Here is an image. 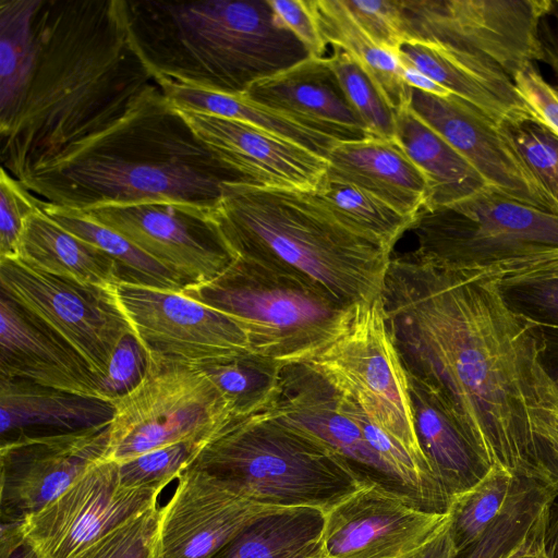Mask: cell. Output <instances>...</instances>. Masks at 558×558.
Masks as SVG:
<instances>
[{
	"label": "cell",
	"mask_w": 558,
	"mask_h": 558,
	"mask_svg": "<svg viewBox=\"0 0 558 558\" xmlns=\"http://www.w3.org/2000/svg\"><path fill=\"white\" fill-rule=\"evenodd\" d=\"M380 300L407 374L440 396L492 466L544 480L532 415L558 401V381L542 324L495 277L414 252L391 257Z\"/></svg>",
	"instance_id": "cell-1"
},
{
	"label": "cell",
	"mask_w": 558,
	"mask_h": 558,
	"mask_svg": "<svg viewBox=\"0 0 558 558\" xmlns=\"http://www.w3.org/2000/svg\"><path fill=\"white\" fill-rule=\"evenodd\" d=\"M36 33L31 82L0 130L1 168L20 181L158 87L132 41L123 0H41Z\"/></svg>",
	"instance_id": "cell-2"
},
{
	"label": "cell",
	"mask_w": 558,
	"mask_h": 558,
	"mask_svg": "<svg viewBox=\"0 0 558 558\" xmlns=\"http://www.w3.org/2000/svg\"><path fill=\"white\" fill-rule=\"evenodd\" d=\"M21 182L38 198L77 210L155 201L214 209L226 184L242 183L159 86L118 122L69 147Z\"/></svg>",
	"instance_id": "cell-3"
},
{
	"label": "cell",
	"mask_w": 558,
	"mask_h": 558,
	"mask_svg": "<svg viewBox=\"0 0 558 558\" xmlns=\"http://www.w3.org/2000/svg\"><path fill=\"white\" fill-rule=\"evenodd\" d=\"M132 41L155 81L243 95L310 58L268 0H123Z\"/></svg>",
	"instance_id": "cell-4"
},
{
	"label": "cell",
	"mask_w": 558,
	"mask_h": 558,
	"mask_svg": "<svg viewBox=\"0 0 558 558\" xmlns=\"http://www.w3.org/2000/svg\"><path fill=\"white\" fill-rule=\"evenodd\" d=\"M213 216L235 257L294 275L349 305L381 294L391 252L342 223L315 191L229 183Z\"/></svg>",
	"instance_id": "cell-5"
},
{
	"label": "cell",
	"mask_w": 558,
	"mask_h": 558,
	"mask_svg": "<svg viewBox=\"0 0 558 558\" xmlns=\"http://www.w3.org/2000/svg\"><path fill=\"white\" fill-rule=\"evenodd\" d=\"M186 469L256 504L325 513L372 484L325 442L268 412L231 420Z\"/></svg>",
	"instance_id": "cell-6"
},
{
	"label": "cell",
	"mask_w": 558,
	"mask_h": 558,
	"mask_svg": "<svg viewBox=\"0 0 558 558\" xmlns=\"http://www.w3.org/2000/svg\"><path fill=\"white\" fill-rule=\"evenodd\" d=\"M182 293L235 322L253 354L280 365L310 362L347 328L354 306L294 275L239 257Z\"/></svg>",
	"instance_id": "cell-7"
},
{
	"label": "cell",
	"mask_w": 558,
	"mask_h": 558,
	"mask_svg": "<svg viewBox=\"0 0 558 558\" xmlns=\"http://www.w3.org/2000/svg\"><path fill=\"white\" fill-rule=\"evenodd\" d=\"M147 353L142 381L113 402L106 459L118 463L182 441L208 442L233 420L228 401L197 365Z\"/></svg>",
	"instance_id": "cell-8"
},
{
	"label": "cell",
	"mask_w": 558,
	"mask_h": 558,
	"mask_svg": "<svg viewBox=\"0 0 558 558\" xmlns=\"http://www.w3.org/2000/svg\"><path fill=\"white\" fill-rule=\"evenodd\" d=\"M388 435L428 463L416 436L409 380L380 296L354 306L343 332L310 362Z\"/></svg>",
	"instance_id": "cell-9"
},
{
	"label": "cell",
	"mask_w": 558,
	"mask_h": 558,
	"mask_svg": "<svg viewBox=\"0 0 558 558\" xmlns=\"http://www.w3.org/2000/svg\"><path fill=\"white\" fill-rule=\"evenodd\" d=\"M414 253L444 264L481 262L530 247H558V215L495 189L457 203L421 209L410 228Z\"/></svg>",
	"instance_id": "cell-10"
},
{
	"label": "cell",
	"mask_w": 558,
	"mask_h": 558,
	"mask_svg": "<svg viewBox=\"0 0 558 558\" xmlns=\"http://www.w3.org/2000/svg\"><path fill=\"white\" fill-rule=\"evenodd\" d=\"M405 39L489 58L513 80L542 61L541 23L553 0H402Z\"/></svg>",
	"instance_id": "cell-11"
},
{
	"label": "cell",
	"mask_w": 558,
	"mask_h": 558,
	"mask_svg": "<svg viewBox=\"0 0 558 558\" xmlns=\"http://www.w3.org/2000/svg\"><path fill=\"white\" fill-rule=\"evenodd\" d=\"M114 288L57 276L17 257L0 259V291L59 333L100 378L121 340L135 332Z\"/></svg>",
	"instance_id": "cell-12"
},
{
	"label": "cell",
	"mask_w": 558,
	"mask_h": 558,
	"mask_svg": "<svg viewBox=\"0 0 558 558\" xmlns=\"http://www.w3.org/2000/svg\"><path fill=\"white\" fill-rule=\"evenodd\" d=\"M174 272L185 288L206 283L235 259L213 209L174 201L109 204L83 210Z\"/></svg>",
	"instance_id": "cell-13"
},
{
	"label": "cell",
	"mask_w": 558,
	"mask_h": 558,
	"mask_svg": "<svg viewBox=\"0 0 558 558\" xmlns=\"http://www.w3.org/2000/svg\"><path fill=\"white\" fill-rule=\"evenodd\" d=\"M159 493L122 487L119 464L104 459L21 524L44 558H73L128 520L156 507Z\"/></svg>",
	"instance_id": "cell-14"
},
{
	"label": "cell",
	"mask_w": 558,
	"mask_h": 558,
	"mask_svg": "<svg viewBox=\"0 0 558 558\" xmlns=\"http://www.w3.org/2000/svg\"><path fill=\"white\" fill-rule=\"evenodd\" d=\"M110 424L76 432L1 440V523H19L61 495L93 464L106 459Z\"/></svg>",
	"instance_id": "cell-15"
},
{
	"label": "cell",
	"mask_w": 558,
	"mask_h": 558,
	"mask_svg": "<svg viewBox=\"0 0 558 558\" xmlns=\"http://www.w3.org/2000/svg\"><path fill=\"white\" fill-rule=\"evenodd\" d=\"M114 290L149 353L194 365L252 353L235 322L180 291L128 282Z\"/></svg>",
	"instance_id": "cell-16"
},
{
	"label": "cell",
	"mask_w": 558,
	"mask_h": 558,
	"mask_svg": "<svg viewBox=\"0 0 558 558\" xmlns=\"http://www.w3.org/2000/svg\"><path fill=\"white\" fill-rule=\"evenodd\" d=\"M448 522V513L365 484L325 513L322 558H414Z\"/></svg>",
	"instance_id": "cell-17"
},
{
	"label": "cell",
	"mask_w": 558,
	"mask_h": 558,
	"mask_svg": "<svg viewBox=\"0 0 558 558\" xmlns=\"http://www.w3.org/2000/svg\"><path fill=\"white\" fill-rule=\"evenodd\" d=\"M267 412L325 442L364 482L407 497L391 470L369 447L361 427L345 411L341 392L311 363L281 367L279 391Z\"/></svg>",
	"instance_id": "cell-18"
},
{
	"label": "cell",
	"mask_w": 558,
	"mask_h": 558,
	"mask_svg": "<svg viewBox=\"0 0 558 558\" xmlns=\"http://www.w3.org/2000/svg\"><path fill=\"white\" fill-rule=\"evenodd\" d=\"M409 108L465 158L496 191L555 213L545 191L498 125L460 98L410 87ZM556 214V213H555Z\"/></svg>",
	"instance_id": "cell-19"
},
{
	"label": "cell",
	"mask_w": 558,
	"mask_h": 558,
	"mask_svg": "<svg viewBox=\"0 0 558 558\" xmlns=\"http://www.w3.org/2000/svg\"><path fill=\"white\" fill-rule=\"evenodd\" d=\"M278 508L248 500L208 474L185 469L160 508L162 558H211L245 526Z\"/></svg>",
	"instance_id": "cell-20"
},
{
	"label": "cell",
	"mask_w": 558,
	"mask_h": 558,
	"mask_svg": "<svg viewBox=\"0 0 558 558\" xmlns=\"http://www.w3.org/2000/svg\"><path fill=\"white\" fill-rule=\"evenodd\" d=\"M177 110L243 184L315 191L326 173L327 159L291 141L242 121Z\"/></svg>",
	"instance_id": "cell-21"
},
{
	"label": "cell",
	"mask_w": 558,
	"mask_h": 558,
	"mask_svg": "<svg viewBox=\"0 0 558 558\" xmlns=\"http://www.w3.org/2000/svg\"><path fill=\"white\" fill-rule=\"evenodd\" d=\"M0 376L102 399L100 377L51 327L0 291Z\"/></svg>",
	"instance_id": "cell-22"
},
{
	"label": "cell",
	"mask_w": 558,
	"mask_h": 558,
	"mask_svg": "<svg viewBox=\"0 0 558 558\" xmlns=\"http://www.w3.org/2000/svg\"><path fill=\"white\" fill-rule=\"evenodd\" d=\"M242 96L337 142L374 137L350 104L327 57H310L259 80Z\"/></svg>",
	"instance_id": "cell-23"
},
{
	"label": "cell",
	"mask_w": 558,
	"mask_h": 558,
	"mask_svg": "<svg viewBox=\"0 0 558 558\" xmlns=\"http://www.w3.org/2000/svg\"><path fill=\"white\" fill-rule=\"evenodd\" d=\"M398 56L497 125L534 118L513 80L487 57L417 39H405Z\"/></svg>",
	"instance_id": "cell-24"
},
{
	"label": "cell",
	"mask_w": 558,
	"mask_h": 558,
	"mask_svg": "<svg viewBox=\"0 0 558 558\" xmlns=\"http://www.w3.org/2000/svg\"><path fill=\"white\" fill-rule=\"evenodd\" d=\"M326 159V178L360 187L404 216L415 218L425 206L426 179L395 140L338 142Z\"/></svg>",
	"instance_id": "cell-25"
},
{
	"label": "cell",
	"mask_w": 558,
	"mask_h": 558,
	"mask_svg": "<svg viewBox=\"0 0 558 558\" xmlns=\"http://www.w3.org/2000/svg\"><path fill=\"white\" fill-rule=\"evenodd\" d=\"M1 440L19 434L47 435L110 424L113 403L36 383L0 376Z\"/></svg>",
	"instance_id": "cell-26"
},
{
	"label": "cell",
	"mask_w": 558,
	"mask_h": 558,
	"mask_svg": "<svg viewBox=\"0 0 558 558\" xmlns=\"http://www.w3.org/2000/svg\"><path fill=\"white\" fill-rule=\"evenodd\" d=\"M420 446L450 505L477 484L490 463L474 447L440 396L407 374Z\"/></svg>",
	"instance_id": "cell-27"
},
{
	"label": "cell",
	"mask_w": 558,
	"mask_h": 558,
	"mask_svg": "<svg viewBox=\"0 0 558 558\" xmlns=\"http://www.w3.org/2000/svg\"><path fill=\"white\" fill-rule=\"evenodd\" d=\"M16 257L40 270L83 283L113 288L124 282L113 258L61 227L45 213L44 206L26 219Z\"/></svg>",
	"instance_id": "cell-28"
},
{
	"label": "cell",
	"mask_w": 558,
	"mask_h": 558,
	"mask_svg": "<svg viewBox=\"0 0 558 558\" xmlns=\"http://www.w3.org/2000/svg\"><path fill=\"white\" fill-rule=\"evenodd\" d=\"M395 141L422 171L433 209L465 199L489 185L446 140L405 106L396 111Z\"/></svg>",
	"instance_id": "cell-29"
},
{
	"label": "cell",
	"mask_w": 558,
	"mask_h": 558,
	"mask_svg": "<svg viewBox=\"0 0 558 558\" xmlns=\"http://www.w3.org/2000/svg\"><path fill=\"white\" fill-rule=\"evenodd\" d=\"M325 512L276 509L262 514L211 558H322Z\"/></svg>",
	"instance_id": "cell-30"
},
{
	"label": "cell",
	"mask_w": 558,
	"mask_h": 558,
	"mask_svg": "<svg viewBox=\"0 0 558 558\" xmlns=\"http://www.w3.org/2000/svg\"><path fill=\"white\" fill-rule=\"evenodd\" d=\"M326 45L355 59L396 111L408 106L410 87L402 78L398 51L378 46L354 21L341 0H307Z\"/></svg>",
	"instance_id": "cell-31"
},
{
	"label": "cell",
	"mask_w": 558,
	"mask_h": 558,
	"mask_svg": "<svg viewBox=\"0 0 558 558\" xmlns=\"http://www.w3.org/2000/svg\"><path fill=\"white\" fill-rule=\"evenodd\" d=\"M165 97L177 109L242 121L291 141L327 158L338 143L275 110L253 102L242 95H230L192 86L156 81Z\"/></svg>",
	"instance_id": "cell-32"
},
{
	"label": "cell",
	"mask_w": 558,
	"mask_h": 558,
	"mask_svg": "<svg viewBox=\"0 0 558 558\" xmlns=\"http://www.w3.org/2000/svg\"><path fill=\"white\" fill-rule=\"evenodd\" d=\"M40 4L41 0H0V130L15 117L32 78Z\"/></svg>",
	"instance_id": "cell-33"
},
{
	"label": "cell",
	"mask_w": 558,
	"mask_h": 558,
	"mask_svg": "<svg viewBox=\"0 0 558 558\" xmlns=\"http://www.w3.org/2000/svg\"><path fill=\"white\" fill-rule=\"evenodd\" d=\"M556 496L545 483L527 477L517 480L500 514L456 558H507L520 551L538 532Z\"/></svg>",
	"instance_id": "cell-34"
},
{
	"label": "cell",
	"mask_w": 558,
	"mask_h": 558,
	"mask_svg": "<svg viewBox=\"0 0 558 558\" xmlns=\"http://www.w3.org/2000/svg\"><path fill=\"white\" fill-rule=\"evenodd\" d=\"M44 210L61 227L113 258L121 269L124 282L180 292L185 289L184 283L174 272L83 210L47 202Z\"/></svg>",
	"instance_id": "cell-35"
},
{
	"label": "cell",
	"mask_w": 558,
	"mask_h": 558,
	"mask_svg": "<svg viewBox=\"0 0 558 558\" xmlns=\"http://www.w3.org/2000/svg\"><path fill=\"white\" fill-rule=\"evenodd\" d=\"M197 366L223 395L233 418L267 412L279 391L282 365L253 353Z\"/></svg>",
	"instance_id": "cell-36"
},
{
	"label": "cell",
	"mask_w": 558,
	"mask_h": 558,
	"mask_svg": "<svg viewBox=\"0 0 558 558\" xmlns=\"http://www.w3.org/2000/svg\"><path fill=\"white\" fill-rule=\"evenodd\" d=\"M315 193L342 223L390 252L414 221L371 193L325 175Z\"/></svg>",
	"instance_id": "cell-37"
},
{
	"label": "cell",
	"mask_w": 558,
	"mask_h": 558,
	"mask_svg": "<svg viewBox=\"0 0 558 558\" xmlns=\"http://www.w3.org/2000/svg\"><path fill=\"white\" fill-rule=\"evenodd\" d=\"M518 474L492 466L472 488L452 500L449 532L457 551L475 543L502 511Z\"/></svg>",
	"instance_id": "cell-38"
},
{
	"label": "cell",
	"mask_w": 558,
	"mask_h": 558,
	"mask_svg": "<svg viewBox=\"0 0 558 558\" xmlns=\"http://www.w3.org/2000/svg\"><path fill=\"white\" fill-rule=\"evenodd\" d=\"M327 58L350 104L372 135L395 140L396 112L366 71L339 47H333Z\"/></svg>",
	"instance_id": "cell-39"
},
{
	"label": "cell",
	"mask_w": 558,
	"mask_h": 558,
	"mask_svg": "<svg viewBox=\"0 0 558 558\" xmlns=\"http://www.w3.org/2000/svg\"><path fill=\"white\" fill-rule=\"evenodd\" d=\"M498 129L550 199L558 215V136L535 118Z\"/></svg>",
	"instance_id": "cell-40"
},
{
	"label": "cell",
	"mask_w": 558,
	"mask_h": 558,
	"mask_svg": "<svg viewBox=\"0 0 558 558\" xmlns=\"http://www.w3.org/2000/svg\"><path fill=\"white\" fill-rule=\"evenodd\" d=\"M207 441H182L160 447L118 463L120 485L126 488H162L187 468Z\"/></svg>",
	"instance_id": "cell-41"
},
{
	"label": "cell",
	"mask_w": 558,
	"mask_h": 558,
	"mask_svg": "<svg viewBox=\"0 0 558 558\" xmlns=\"http://www.w3.org/2000/svg\"><path fill=\"white\" fill-rule=\"evenodd\" d=\"M157 506L119 525L73 558H162Z\"/></svg>",
	"instance_id": "cell-42"
},
{
	"label": "cell",
	"mask_w": 558,
	"mask_h": 558,
	"mask_svg": "<svg viewBox=\"0 0 558 558\" xmlns=\"http://www.w3.org/2000/svg\"><path fill=\"white\" fill-rule=\"evenodd\" d=\"M498 279L506 290L558 281V247H530L465 263Z\"/></svg>",
	"instance_id": "cell-43"
},
{
	"label": "cell",
	"mask_w": 558,
	"mask_h": 558,
	"mask_svg": "<svg viewBox=\"0 0 558 558\" xmlns=\"http://www.w3.org/2000/svg\"><path fill=\"white\" fill-rule=\"evenodd\" d=\"M44 201L29 192L5 169L0 171V259L15 258L26 219L44 206Z\"/></svg>",
	"instance_id": "cell-44"
},
{
	"label": "cell",
	"mask_w": 558,
	"mask_h": 558,
	"mask_svg": "<svg viewBox=\"0 0 558 558\" xmlns=\"http://www.w3.org/2000/svg\"><path fill=\"white\" fill-rule=\"evenodd\" d=\"M356 24L380 47L398 51L405 40L402 3L389 0H341Z\"/></svg>",
	"instance_id": "cell-45"
},
{
	"label": "cell",
	"mask_w": 558,
	"mask_h": 558,
	"mask_svg": "<svg viewBox=\"0 0 558 558\" xmlns=\"http://www.w3.org/2000/svg\"><path fill=\"white\" fill-rule=\"evenodd\" d=\"M148 364L147 350L135 332L117 347L107 373L100 378L102 398L113 403L132 391L143 379Z\"/></svg>",
	"instance_id": "cell-46"
},
{
	"label": "cell",
	"mask_w": 558,
	"mask_h": 558,
	"mask_svg": "<svg viewBox=\"0 0 558 558\" xmlns=\"http://www.w3.org/2000/svg\"><path fill=\"white\" fill-rule=\"evenodd\" d=\"M513 83L534 118L558 136V87L543 78L533 63L520 70Z\"/></svg>",
	"instance_id": "cell-47"
},
{
	"label": "cell",
	"mask_w": 558,
	"mask_h": 558,
	"mask_svg": "<svg viewBox=\"0 0 558 558\" xmlns=\"http://www.w3.org/2000/svg\"><path fill=\"white\" fill-rule=\"evenodd\" d=\"M274 13L307 49L312 58H325L326 44L319 34L307 0H268Z\"/></svg>",
	"instance_id": "cell-48"
},
{
	"label": "cell",
	"mask_w": 558,
	"mask_h": 558,
	"mask_svg": "<svg viewBox=\"0 0 558 558\" xmlns=\"http://www.w3.org/2000/svg\"><path fill=\"white\" fill-rule=\"evenodd\" d=\"M532 422L542 475L558 492V401L535 409Z\"/></svg>",
	"instance_id": "cell-49"
},
{
	"label": "cell",
	"mask_w": 558,
	"mask_h": 558,
	"mask_svg": "<svg viewBox=\"0 0 558 558\" xmlns=\"http://www.w3.org/2000/svg\"><path fill=\"white\" fill-rule=\"evenodd\" d=\"M0 558H44L25 536L21 522L1 523Z\"/></svg>",
	"instance_id": "cell-50"
},
{
	"label": "cell",
	"mask_w": 558,
	"mask_h": 558,
	"mask_svg": "<svg viewBox=\"0 0 558 558\" xmlns=\"http://www.w3.org/2000/svg\"><path fill=\"white\" fill-rule=\"evenodd\" d=\"M541 41L543 49L542 62L546 63L553 71L558 87V1L553 4L541 23Z\"/></svg>",
	"instance_id": "cell-51"
},
{
	"label": "cell",
	"mask_w": 558,
	"mask_h": 558,
	"mask_svg": "<svg viewBox=\"0 0 558 558\" xmlns=\"http://www.w3.org/2000/svg\"><path fill=\"white\" fill-rule=\"evenodd\" d=\"M401 65L402 78L409 87L439 97H448L452 95L449 90L440 86L438 83L418 71L413 65L403 61H401Z\"/></svg>",
	"instance_id": "cell-52"
},
{
	"label": "cell",
	"mask_w": 558,
	"mask_h": 558,
	"mask_svg": "<svg viewBox=\"0 0 558 558\" xmlns=\"http://www.w3.org/2000/svg\"><path fill=\"white\" fill-rule=\"evenodd\" d=\"M541 558H558V505L555 502L545 515Z\"/></svg>",
	"instance_id": "cell-53"
},
{
	"label": "cell",
	"mask_w": 558,
	"mask_h": 558,
	"mask_svg": "<svg viewBox=\"0 0 558 558\" xmlns=\"http://www.w3.org/2000/svg\"><path fill=\"white\" fill-rule=\"evenodd\" d=\"M458 551L453 545L449 522L414 558H456Z\"/></svg>",
	"instance_id": "cell-54"
},
{
	"label": "cell",
	"mask_w": 558,
	"mask_h": 558,
	"mask_svg": "<svg viewBox=\"0 0 558 558\" xmlns=\"http://www.w3.org/2000/svg\"><path fill=\"white\" fill-rule=\"evenodd\" d=\"M530 288L534 302L558 320V281L534 284Z\"/></svg>",
	"instance_id": "cell-55"
},
{
	"label": "cell",
	"mask_w": 558,
	"mask_h": 558,
	"mask_svg": "<svg viewBox=\"0 0 558 558\" xmlns=\"http://www.w3.org/2000/svg\"><path fill=\"white\" fill-rule=\"evenodd\" d=\"M545 515L543 523L533 539L523 549L507 558H541Z\"/></svg>",
	"instance_id": "cell-56"
},
{
	"label": "cell",
	"mask_w": 558,
	"mask_h": 558,
	"mask_svg": "<svg viewBox=\"0 0 558 558\" xmlns=\"http://www.w3.org/2000/svg\"><path fill=\"white\" fill-rule=\"evenodd\" d=\"M557 381H558V379H557Z\"/></svg>",
	"instance_id": "cell-57"
}]
</instances>
